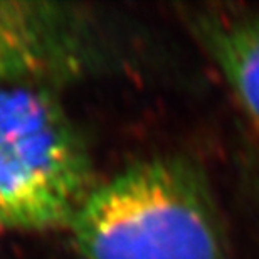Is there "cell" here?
<instances>
[{
    "label": "cell",
    "instance_id": "cell-2",
    "mask_svg": "<svg viewBox=\"0 0 259 259\" xmlns=\"http://www.w3.org/2000/svg\"><path fill=\"white\" fill-rule=\"evenodd\" d=\"M98 185L79 126L54 86H0V232L67 229Z\"/></svg>",
    "mask_w": 259,
    "mask_h": 259
},
{
    "label": "cell",
    "instance_id": "cell-3",
    "mask_svg": "<svg viewBox=\"0 0 259 259\" xmlns=\"http://www.w3.org/2000/svg\"><path fill=\"white\" fill-rule=\"evenodd\" d=\"M96 40L69 4L0 0V86H58L93 67Z\"/></svg>",
    "mask_w": 259,
    "mask_h": 259
},
{
    "label": "cell",
    "instance_id": "cell-4",
    "mask_svg": "<svg viewBox=\"0 0 259 259\" xmlns=\"http://www.w3.org/2000/svg\"><path fill=\"white\" fill-rule=\"evenodd\" d=\"M194 27L259 132V15L199 14Z\"/></svg>",
    "mask_w": 259,
    "mask_h": 259
},
{
    "label": "cell",
    "instance_id": "cell-1",
    "mask_svg": "<svg viewBox=\"0 0 259 259\" xmlns=\"http://www.w3.org/2000/svg\"><path fill=\"white\" fill-rule=\"evenodd\" d=\"M69 232L82 259H227L209 184L179 157L137 162L98 182Z\"/></svg>",
    "mask_w": 259,
    "mask_h": 259
}]
</instances>
